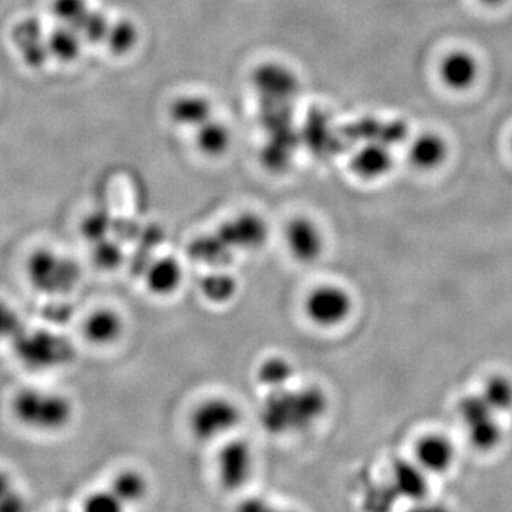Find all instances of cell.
Listing matches in <instances>:
<instances>
[{
	"mask_svg": "<svg viewBox=\"0 0 512 512\" xmlns=\"http://www.w3.org/2000/svg\"><path fill=\"white\" fill-rule=\"evenodd\" d=\"M328 406V396L319 386H288L268 392L259 419L271 434L301 433L318 423Z\"/></svg>",
	"mask_w": 512,
	"mask_h": 512,
	"instance_id": "cell-1",
	"label": "cell"
},
{
	"mask_svg": "<svg viewBox=\"0 0 512 512\" xmlns=\"http://www.w3.org/2000/svg\"><path fill=\"white\" fill-rule=\"evenodd\" d=\"M12 413L22 426L40 433H57L73 420L74 406L69 397L52 390L28 387L12 400Z\"/></svg>",
	"mask_w": 512,
	"mask_h": 512,
	"instance_id": "cell-2",
	"label": "cell"
},
{
	"mask_svg": "<svg viewBox=\"0 0 512 512\" xmlns=\"http://www.w3.org/2000/svg\"><path fill=\"white\" fill-rule=\"evenodd\" d=\"M12 348L19 362L36 372L67 366L74 357L72 342L56 330L25 328Z\"/></svg>",
	"mask_w": 512,
	"mask_h": 512,
	"instance_id": "cell-3",
	"label": "cell"
},
{
	"mask_svg": "<svg viewBox=\"0 0 512 512\" xmlns=\"http://www.w3.org/2000/svg\"><path fill=\"white\" fill-rule=\"evenodd\" d=\"M26 272L37 291L50 296L66 295L80 281V268L74 259L53 249H37L29 256Z\"/></svg>",
	"mask_w": 512,
	"mask_h": 512,
	"instance_id": "cell-4",
	"label": "cell"
},
{
	"mask_svg": "<svg viewBox=\"0 0 512 512\" xmlns=\"http://www.w3.org/2000/svg\"><path fill=\"white\" fill-rule=\"evenodd\" d=\"M242 420L238 404L227 397H208L191 410V433L195 439L214 441L232 433Z\"/></svg>",
	"mask_w": 512,
	"mask_h": 512,
	"instance_id": "cell-5",
	"label": "cell"
},
{
	"mask_svg": "<svg viewBox=\"0 0 512 512\" xmlns=\"http://www.w3.org/2000/svg\"><path fill=\"white\" fill-rule=\"evenodd\" d=\"M353 311L348 289L338 284L315 286L303 299V313L312 325L333 329L345 323Z\"/></svg>",
	"mask_w": 512,
	"mask_h": 512,
	"instance_id": "cell-6",
	"label": "cell"
},
{
	"mask_svg": "<svg viewBox=\"0 0 512 512\" xmlns=\"http://www.w3.org/2000/svg\"><path fill=\"white\" fill-rule=\"evenodd\" d=\"M254 466V450L247 440H229L218 451L217 477L227 491H238L247 485Z\"/></svg>",
	"mask_w": 512,
	"mask_h": 512,
	"instance_id": "cell-7",
	"label": "cell"
},
{
	"mask_svg": "<svg viewBox=\"0 0 512 512\" xmlns=\"http://www.w3.org/2000/svg\"><path fill=\"white\" fill-rule=\"evenodd\" d=\"M217 234L234 251L254 252L264 248L269 238V227L261 215L242 212L218 228Z\"/></svg>",
	"mask_w": 512,
	"mask_h": 512,
	"instance_id": "cell-8",
	"label": "cell"
},
{
	"mask_svg": "<svg viewBox=\"0 0 512 512\" xmlns=\"http://www.w3.org/2000/svg\"><path fill=\"white\" fill-rule=\"evenodd\" d=\"M285 244L299 264H313L325 251V235L312 218L298 215L285 228Z\"/></svg>",
	"mask_w": 512,
	"mask_h": 512,
	"instance_id": "cell-9",
	"label": "cell"
},
{
	"mask_svg": "<svg viewBox=\"0 0 512 512\" xmlns=\"http://www.w3.org/2000/svg\"><path fill=\"white\" fill-rule=\"evenodd\" d=\"M143 276L148 292L158 298H168L183 285L184 268L175 256H161L153 258Z\"/></svg>",
	"mask_w": 512,
	"mask_h": 512,
	"instance_id": "cell-10",
	"label": "cell"
},
{
	"mask_svg": "<svg viewBox=\"0 0 512 512\" xmlns=\"http://www.w3.org/2000/svg\"><path fill=\"white\" fill-rule=\"evenodd\" d=\"M439 73L441 82L446 84L448 89L464 92L477 82L480 66L474 55L467 50L458 49L443 57Z\"/></svg>",
	"mask_w": 512,
	"mask_h": 512,
	"instance_id": "cell-11",
	"label": "cell"
},
{
	"mask_svg": "<svg viewBox=\"0 0 512 512\" xmlns=\"http://www.w3.org/2000/svg\"><path fill=\"white\" fill-rule=\"evenodd\" d=\"M126 322L116 309L100 308L87 316L83 323V335L94 346H110L124 335Z\"/></svg>",
	"mask_w": 512,
	"mask_h": 512,
	"instance_id": "cell-12",
	"label": "cell"
},
{
	"mask_svg": "<svg viewBox=\"0 0 512 512\" xmlns=\"http://www.w3.org/2000/svg\"><path fill=\"white\" fill-rule=\"evenodd\" d=\"M394 163L389 146L382 143H369L360 148L350 161L352 173L362 180H379L390 173Z\"/></svg>",
	"mask_w": 512,
	"mask_h": 512,
	"instance_id": "cell-13",
	"label": "cell"
},
{
	"mask_svg": "<svg viewBox=\"0 0 512 512\" xmlns=\"http://www.w3.org/2000/svg\"><path fill=\"white\" fill-rule=\"evenodd\" d=\"M13 42L18 47L22 59L30 67H42L49 59L47 39L43 36L40 23L35 19L23 20L13 29Z\"/></svg>",
	"mask_w": 512,
	"mask_h": 512,
	"instance_id": "cell-14",
	"label": "cell"
},
{
	"mask_svg": "<svg viewBox=\"0 0 512 512\" xmlns=\"http://www.w3.org/2000/svg\"><path fill=\"white\" fill-rule=\"evenodd\" d=\"M296 77L288 67L278 63H266L256 69V90L271 100H286L296 90Z\"/></svg>",
	"mask_w": 512,
	"mask_h": 512,
	"instance_id": "cell-15",
	"label": "cell"
},
{
	"mask_svg": "<svg viewBox=\"0 0 512 512\" xmlns=\"http://www.w3.org/2000/svg\"><path fill=\"white\" fill-rule=\"evenodd\" d=\"M417 464L426 473H443L454 460V448L443 436H427L416 447Z\"/></svg>",
	"mask_w": 512,
	"mask_h": 512,
	"instance_id": "cell-16",
	"label": "cell"
},
{
	"mask_svg": "<svg viewBox=\"0 0 512 512\" xmlns=\"http://www.w3.org/2000/svg\"><path fill=\"white\" fill-rule=\"evenodd\" d=\"M448 146L439 134L424 133L409 148V160L419 170L430 171L446 161Z\"/></svg>",
	"mask_w": 512,
	"mask_h": 512,
	"instance_id": "cell-17",
	"label": "cell"
},
{
	"mask_svg": "<svg viewBox=\"0 0 512 512\" xmlns=\"http://www.w3.org/2000/svg\"><path fill=\"white\" fill-rule=\"evenodd\" d=\"M211 101L198 94H187L173 101L170 116L175 124L183 127L198 128L211 120Z\"/></svg>",
	"mask_w": 512,
	"mask_h": 512,
	"instance_id": "cell-18",
	"label": "cell"
},
{
	"mask_svg": "<svg viewBox=\"0 0 512 512\" xmlns=\"http://www.w3.org/2000/svg\"><path fill=\"white\" fill-rule=\"evenodd\" d=\"M232 134L227 124L222 121L208 120L197 128L195 146L202 156L220 158L231 148Z\"/></svg>",
	"mask_w": 512,
	"mask_h": 512,
	"instance_id": "cell-19",
	"label": "cell"
},
{
	"mask_svg": "<svg viewBox=\"0 0 512 512\" xmlns=\"http://www.w3.org/2000/svg\"><path fill=\"white\" fill-rule=\"evenodd\" d=\"M393 484L397 493L413 501L426 497L429 491L426 471L419 464L407 463V461H400L393 468Z\"/></svg>",
	"mask_w": 512,
	"mask_h": 512,
	"instance_id": "cell-20",
	"label": "cell"
},
{
	"mask_svg": "<svg viewBox=\"0 0 512 512\" xmlns=\"http://www.w3.org/2000/svg\"><path fill=\"white\" fill-rule=\"evenodd\" d=\"M198 289L202 298L212 305H227L237 296L239 285L234 275L220 268L202 276Z\"/></svg>",
	"mask_w": 512,
	"mask_h": 512,
	"instance_id": "cell-21",
	"label": "cell"
},
{
	"mask_svg": "<svg viewBox=\"0 0 512 512\" xmlns=\"http://www.w3.org/2000/svg\"><path fill=\"white\" fill-rule=\"evenodd\" d=\"M295 366L284 356H269L256 367V382L268 392L291 386L295 377Z\"/></svg>",
	"mask_w": 512,
	"mask_h": 512,
	"instance_id": "cell-22",
	"label": "cell"
},
{
	"mask_svg": "<svg viewBox=\"0 0 512 512\" xmlns=\"http://www.w3.org/2000/svg\"><path fill=\"white\" fill-rule=\"evenodd\" d=\"M234 252V249L222 241L217 232L194 239L190 247V255L195 261L215 269L225 268L231 262Z\"/></svg>",
	"mask_w": 512,
	"mask_h": 512,
	"instance_id": "cell-23",
	"label": "cell"
},
{
	"mask_svg": "<svg viewBox=\"0 0 512 512\" xmlns=\"http://www.w3.org/2000/svg\"><path fill=\"white\" fill-rule=\"evenodd\" d=\"M110 490L116 494L124 507L143 501L148 493V481L140 471L123 470L113 477Z\"/></svg>",
	"mask_w": 512,
	"mask_h": 512,
	"instance_id": "cell-24",
	"label": "cell"
},
{
	"mask_svg": "<svg viewBox=\"0 0 512 512\" xmlns=\"http://www.w3.org/2000/svg\"><path fill=\"white\" fill-rule=\"evenodd\" d=\"M47 46L50 56L56 57L60 62L70 63L82 52V36L73 26L59 28L47 37Z\"/></svg>",
	"mask_w": 512,
	"mask_h": 512,
	"instance_id": "cell-25",
	"label": "cell"
},
{
	"mask_svg": "<svg viewBox=\"0 0 512 512\" xmlns=\"http://www.w3.org/2000/svg\"><path fill=\"white\" fill-rule=\"evenodd\" d=\"M104 42L109 46L110 52L116 56L128 55L138 42V30L130 20H119L110 25Z\"/></svg>",
	"mask_w": 512,
	"mask_h": 512,
	"instance_id": "cell-26",
	"label": "cell"
},
{
	"mask_svg": "<svg viewBox=\"0 0 512 512\" xmlns=\"http://www.w3.org/2000/svg\"><path fill=\"white\" fill-rule=\"evenodd\" d=\"M468 436L478 450L490 451L501 443L503 431L493 416L468 426Z\"/></svg>",
	"mask_w": 512,
	"mask_h": 512,
	"instance_id": "cell-27",
	"label": "cell"
},
{
	"mask_svg": "<svg viewBox=\"0 0 512 512\" xmlns=\"http://www.w3.org/2000/svg\"><path fill=\"white\" fill-rule=\"evenodd\" d=\"M495 412H507L512 407V382L504 376H494L485 383L481 394Z\"/></svg>",
	"mask_w": 512,
	"mask_h": 512,
	"instance_id": "cell-28",
	"label": "cell"
},
{
	"mask_svg": "<svg viewBox=\"0 0 512 512\" xmlns=\"http://www.w3.org/2000/svg\"><path fill=\"white\" fill-rule=\"evenodd\" d=\"M110 25L109 19L103 13L97 12V10H89L74 28L77 29L83 39L99 43L106 40Z\"/></svg>",
	"mask_w": 512,
	"mask_h": 512,
	"instance_id": "cell-29",
	"label": "cell"
},
{
	"mask_svg": "<svg viewBox=\"0 0 512 512\" xmlns=\"http://www.w3.org/2000/svg\"><path fill=\"white\" fill-rule=\"evenodd\" d=\"M93 261L99 268L106 269V271L119 268L124 261L123 249L117 242L111 241L109 238L101 239V241L94 242Z\"/></svg>",
	"mask_w": 512,
	"mask_h": 512,
	"instance_id": "cell-30",
	"label": "cell"
},
{
	"mask_svg": "<svg viewBox=\"0 0 512 512\" xmlns=\"http://www.w3.org/2000/svg\"><path fill=\"white\" fill-rule=\"evenodd\" d=\"M25 328L22 316L16 311L15 306L0 301V342L12 343Z\"/></svg>",
	"mask_w": 512,
	"mask_h": 512,
	"instance_id": "cell-31",
	"label": "cell"
},
{
	"mask_svg": "<svg viewBox=\"0 0 512 512\" xmlns=\"http://www.w3.org/2000/svg\"><path fill=\"white\" fill-rule=\"evenodd\" d=\"M461 419L468 426L494 416V410L488 406L483 396H468L460 403Z\"/></svg>",
	"mask_w": 512,
	"mask_h": 512,
	"instance_id": "cell-32",
	"label": "cell"
},
{
	"mask_svg": "<svg viewBox=\"0 0 512 512\" xmlns=\"http://www.w3.org/2000/svg\"><path fill=\"white\" fill-rule=\"evenodd\" d=\"M87 12H89L87 0H53V13L73 28Z\"/></svg>",
	"mask_w": 512,
	"mask_h": 512,
	"instance_id": "cell-33",
	"label": "cell"
},
{
	"mask_svg": "<svg viewBox=\"0 0 512 512\" xmlns=\"http://www.w3.org/2000/svg\"><path fill=\"white\" fill-rule=\"evenodd\" d=\"M124 504L121 503L116 494L110 490L97 491L90 494L84 500L83 510L89 512H120L124 510Z\"/></svg>",
	"mask_w": 512,
	"mask_h": 512,
	"instance_id": "cell-34",
	"label": "cell"
},
{
	"mask_svg": "<svg viewBox=\"0 0 512 512\" xmlns=\"http://www.w3.org/2000/svg\"><path fill=\"white\" fill-rule=\"evenodd\" d=\"M23 504V497L16 491L12 477L0 471V512L22 511Z\"/></svg>",
	"mask_w": 512,
	"mask_h": 512,
	"instance_id": "cell-35",
	"label": "cell"
},
{
	"mask_svg": "<svg viewBox=\"0 0 512 512\" xmlns=\"http://www.w3.org/2000/svg\"><path fill=\"white\" fill-rule=\"evenodd\" d=\"M111 229L110 215L104 211L93 212L83 222V234L89 241L97 242L107 238Z\"/></svg>",
	"mask_w": 512,
	"mask_h": 512,
	"instance_id": "cell-36",
	"label": "cell"
},
{
	"mask_svg": "<svg viewBox=\"0 0 512 512\" xmlns=\"http://www.w3.org/2000/svg\"><path fill=\"white\" fill-rule=\"evenodd\" d=\"M266 505L264 500H258V498H249V500L245 501L244 504L239 507V510L242 511H264L266 510Z\"/></svg>",
	"mask_w": 512,
	"mask_h": 512,
	"instance_id": "cell-37",
	"label": "cell"
},
{
	"mask_svg": "<svg viewBox=\"0 0 512 512\" xmlns=\"http://www.w3.org/2000/svg\"><path fill=\"white\" fill-rule=\"evenodd\" d=\"M483 5L491 6V8H494V6H500L503 5L505 0H480Z\"/></svg>",
	"mask_w": 512,
	"mask_h": 512,
	"instance_id": "cell-38",
	"label": "cell"
}]
</instances>
